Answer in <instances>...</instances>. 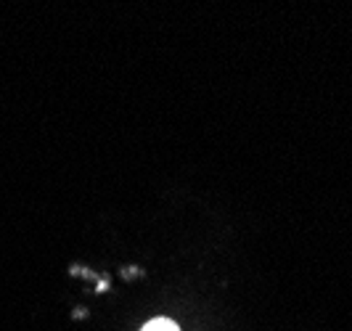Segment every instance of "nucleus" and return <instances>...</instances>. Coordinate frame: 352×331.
<instances>
[{"label":"nucleus","mask_w":352,"mask_h":331,"mask_svg":"<svg viewBox=\"0 0 352 331\" xmlns=\"http://www.w3.org/2000/svg\"><path fill=\"white\" fill-rule=\"evenodd\" d=\"M141 331H180V329H177V323H173L170 318H154Z\"/></svg>","instance_id":"1"}]
</instances>
